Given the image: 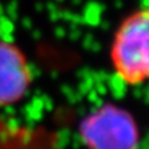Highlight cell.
I'll return each mask as SVG.
<instances>
[{"label":"cell","instance_id":"1","mask_svg":"<svg viewBox=\"0 0 149 149\" xmlns=\"http://www.w3.org/2000/svg\"><path fill=\"white\" fill-rule=\"evenodd\" d=\"M110 63L124 85L149 81V8H139L122 20L111 41Z\"/></svg>","mask_w":149,"mask_h":149},{"label":"cell","instance_id":"2","mask_svg":"<svg viewBox=\"0 0 149 149\" xmlns=\"http://www.w3.org/2000/svg\"><path fill=\"white\" fill-rule=\"evenodd\" d=\"M81 139L88 149H137L140 134L131 114L106 105L82 122Z\"/></svg>","mask_w":149,"mask_h":149},{"label":"cell","instance_id":"3","mask_svg":"<svg viewBox=\"0 0 149 149\" xmlns=\"http://www.w3.org/2000/svg\"><path fill=\"white\" fill-rule=\"evenodd\" d=\"M33 74L17 45L0 39V107L16 105L30 89Z\"/></svg>","mask_w":149,"mask_h":149}]
</instances>
